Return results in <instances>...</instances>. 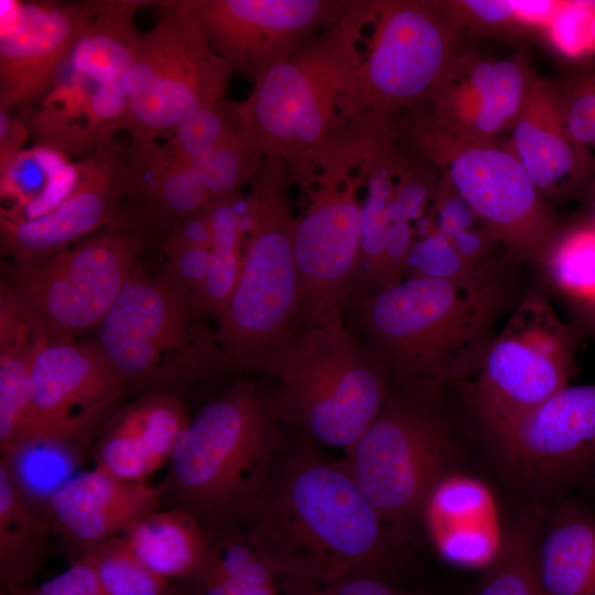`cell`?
Returning a JSON list of instances; mask_svg holds the SVG:
<instances>
[{"label": "cell", "mask_w": 595, "mask_h": 595, "mask_svg": "<svg viewBox=\"0 0 595 595\" xmlns=\"http://www.w3.org/2000/svg\"><path fill=\"white\" fill-rule=\"evenodd\" d=\"M158 3L160 19L136 39L125 75V129L134 144L172 136L191 115L221 101L232 73L188 20Z\"/></svg>", "instance_id": "cell-14"}, {"label": "cell", "mask_w": 595, "mask_h": 595, "mask_svg": "<svg viewBox=\"0 0 595 595\" xmlns=\"http://www.w3.org/2000/svg\"><path fill=\"white\" fill-rule=\"evenodd\" d=\"M296 595H422L385 580V576L361 574L328 584L299 582Z\"/></svg>", "instance_id": "cell-44"}, {"label": "cell", "mask_w": 595, "mask_h": 595, "mask_svg": "<svg viewBox=\"0 0 595 595\" xmlns=\"http://www.w3.org/2000/svg\"><path fill=\"white\" fill-rule=\"evenodd\" d=\"M52 524L18 489L0 459V578L6 593L31 586L46 553Z\"/></svg>", "instance_id": "cell-30"}, {"label": "cell", "mask_w": 595, "mask_h": 595, "mask_svg": "<svg viewBox=\"0 0 595 595\" xmlns=\"http://www.w3.org/2000/svg\"><path fill=\"white\" fill-rule=\"evenodd\" d=\"M125 160L109 143L78 163L77 185L56 207L32 218L1 217L4 252L17 263L34 261L109 221L125 196Z\"/></svg>", "instance_id": "cell-21"}, {"label": "cell", "mask_w": 595, "mask_h": 595, "mask_svg": "<svg viewBox=\"0 0 595 595\" xmlns=\"http://www.w3.org/2000/svg\"><path fill=\"white\" fill-rule=\"evenodd\" d=\"M583 197L585 199V214L583 218L595 230V178L591 181Z\"/></svg>", "instance_id": "cell-49"}, {"label": "cell", "mask_w": 595, "mask_h": 595, "mask_svg": "<svg viewBox=\"0 0 595 595\" xmlns=\"http://www.w3.org/2000/svg\"><path fill=\"white\" fill-rule=\"evenodd\" d=\"M2 593H3V592H2ZM1 595H6V594L3 593V594H1Z\"/></svg>", "instance_id": "cell-51"}, {"label": "cell", "mask_w": 595, "mask_h": 595, "mask_svg": "<svg viewBox=\"0 0 595 595\" xmlns=\"http://www.w3.org/2000/svg\"><path fill=\"white\" fill-rule=\"evenodd\" d=\"M567 131L595 178V69L582 71L556 86Z\"/></svg>", "instance_id": "cell-40"}, {"label": "cell", "mask_w": 595, "mask_h": 595, "mask_svg": "<svg viewBox=\"0 0 595 595\" xmlns=\"http://www.w3.org/2000/svg\"><path fill=\"white\" fill-rule=\"evenodd\" d=\"M163 490L162 482H127L94 467L76 474L53 495L47 515L52 530L80 554L161 508Z\"/></svg>", "instance_id": "cell-22"}, {"label": "cell", "mask_w": 595, "mask_h": 595, "mask_svg": "<svg viewBox=\"0 0 595 595\" xmlns=\"http://www.w3.org/2000/svg\"><path fill=\"white\" fill-rule=\"evenodd\" d=\"M429 216L462 257L480 269L497 271L493 252L499 241L442 175L432 196Z\"/></svg>", "instance_id": "cell-36"}, {"label": "cell", "mask_w": 595, "mask_h": 595, "mask_svg": "<svg viewBox=\"0 0 595 595\" xmlns=\"http://www.w3.org/2000/svg\"><path fill=\"white\" fill-rule=\"evenodd\" d=\"M387 138L382 126L360 116L286 165L304 199L294 238L298 317L344 315L363 240L358 194Z\"/></svg>", "instance_id": "cell-6"}, {"label": "cell", "mask_w": 595, "mask_h": 595, "mask_svg": "<svg viewBox=\"0 0 595 595\" xmlns=\"http://www.w3.org/2000/svg\"><path fill=\"white\" fill-rule=\"evenodd\" d=\"M595 485V484H594Z\"/></svg>", "instance_id": "cell-53"}, {"label": "cell", "mask_w": 595, "mask_h": 595, "mask_svg": "<svg viewBox=\"0 0 595 595\" xmlns=\"http://www.w3.org/2000/svg\"><path fill=\"white\" fill-rule=\"evenodd\" d=\"M363 112L396 120L422 107L459 54L458 30L439 1L360 0Z\"/></svg>", "instance_id": "cell-12"}, {"label": "cell", "mask_w": 595, "mask_h": 595, "mask_svg": "<svg viewBox=\"0 0 595 595\" xmlns=\"http://www.w3.org/2000/svg\"><path fill=\"white\" fill-rule=\"evenodd\" d=\"M437 388L391 389L377 416L346 451L359 489L385 522L398 527L422 515L425 501L451 473L453 429L431 399Z\"/></svg>", "instance_id": "cell-10"}, {"label": "cell", "mask_w": 595, "mask_h": 595, "mask_svg": "<svg viewBox=\"0 0 595 595\" xmlns=\"http://www.w3.org/2000/svg\"><path fill=\"white\" fill-rule=\"evenodd\" d=\"M405 279L429 278L457 283H475L496 277V272L476 267L462 257L433 225L429 213L416 225Z\"/></svg>", "instance_id": "cell-39"}, {"label": "cell", "mask_w": 595, "mask_h": 595, "mask_svg": "<svg viewBox=\"0 0 595 595\" xmlns=\"http://www.w3.org/2000/svg\"><path fill=\"white\" fill-rule=\"evenodd\" d=\"M194 578L248 585H281L290 580L268 562L239 527L208 532L206 560Z\"/></svg>", "instance_id": "cell-38"}, {"label": "cell", "mask_w": 595, "mask_h": 595, "mask_svg": "<svg viewBox=\"0 0 595 595\" xmlns=\"http://www.w3.org/2000/svg\"><path fill=\"white\" fill-rule=\"evenodd\" d=\"M242 197L244 259L231 299L217 318L228 367L257 372L293 326L300 309L294 257L298 216L290 204L286 163L262 158Z\"/></svg>", "instance_id": "cell-7"}, {"label": "cell", "mask_w": 595, "mask_h": 595, "mask_svg": "<svg viewBox=\"0 0 595 595\" xmlns=\"http://www.w3.org/2000/svg\"><path fill=\"white\" fill-rule=\"evenodd\" d=\"M398 128L399 134L440 170L509 258L539 263L561 224L505 145L456 140L413 112L404 115Z\"/></svg>", "instance_id": "cell-11"}, {"label": "cell", "mask_w": 595, "mask_h": 595, "mask_svg": "<svg viewBox=\"0 0 595 595\" xmlns=\"http://www.w3.org/2000/svg\"><path fill=\"white\" fill-rule=\"evenodd\" d=\"M78 164L51 148L36 145L21 151L1 165V195L11 196L17 205L1 217L32 218L62 203L75 188Z\"/></svg>", "instance_id": "cell-31"}, {"label": "cell", "mask_w": 595, "mask_h": 595, "mask_svg": "<svg viewBox=\"0 0 595 595\" xmlns=\"http://www.w3.org/2000/svg\"><path fill=\"white\" fill-rule=\"evenodd\" d=\"M141 3L94 1L87 29L33 106L31 129L37 145L65 156H88L125 128V75L139 36L133 15Z\"/></svg>", "instance_id": "cell-9"}, {"label": "cell", "mask_w": 595, "mask_h": 595, "mask_svg": "<svg viewBox=\"0 0 595 595\" xmlns=\"http://www.w3.org/2000/svg\"><path fill=\"white\" fill-rule=\"evenodd\" d=\"M125 195L139 205L143 219L148 215L167 234L182 218L212 203L192 169L156 143H131L126 152Z\"/></svg>", "instance_id": "cell-26"}, {"label": "cell", "mask_w": 595, "mask_h": 595, "mask_svg": "<svg viewBox=\"0 0 595 595\" xmlns=\"http://www.w3.org/2000/svg\"><path fill=\"white\" fill-rule=\"evenodd\" d=\"M76 558L95 571L105 595H182L176 585L142 563L121 536L95 544Z\"/></svg>", "instance_id": "cell-37"}, {"label": "cell", "mask_w": 595, "mask_h": 595, "mask_svg": "<svg viewBox=\"0 0 595 595\" xmlns=\"http://www.w3.org/2000/svg\"><path fill=\"white\" fill-rule=\"evenodd\" d=\"M582 338L541 293L528 295L488 344L476 380L462 383L470 410H529L566 387Z\"/></svg>", "instance_id": "cell-16"}, {"label": "cell", "mask_w": 595, "mask_h": 595, "mask_svg": "<svg viewBox=\"0 0 595 595\" xmlns=\"http://www.w3.org/2000/svg\"><path fill=\"white\" fill-rule=\"evenodd\" d=\"M94 1L1 0L0 108L33 107L87 29Z\"/></svg>", "instance_id": "cell-19"}, {"label": "cell", "mask_w": 595, "mask_h": 595, "mask_svg": "<svg viewBox=\"0 0 595 595\" xmlns=\"http://www.w3.org/2000/svg\"><path fill=\"white\" fill-rule=\"evenodd\" d=\"M544 29L564 56L583 60L595 55L591 1H559Z\"/></svg>", "instance_id": "cell-41"}, {"label": "cell", "mask_w": 595, "mask_h": 595, "mask_svg": "<svg viewBox=\"0 0 595 595\" xmlns=\"http://www.w3.org/2000/svg\"><path fill=\"white\" fill-rule=\"evenodd\" d=\"M592 19H593V39L595 43V1H591Z\"/></svg>", "instance_id": "cell-50"}, {"label": "cell", "mask_w": 595, "mask_h": 595, "mask_svg": "<svg viewBox=\"0 0 595 595\" xmlns=\"http://www.w3.org/2000/svg\"><path fill=\"white\" fill-rule=\"evenodd\" d=\"M213 223L210 203L182 218L166 235L164 247H212Z\"/></svg>", "instance_id": "cell-46"}, {"label": "cell", "mask_w": 595, "mask_h": 595, "mask_svg": "<svg viewBox=\"0 0 595 595\" xmlns=\"http://www.w3.org/2000/svg\"><path fill=\"white\" fill-rule=\"evenodd\" d=\"M347 0H174L208 46L255 83L332 25Z\"/></svg>", "instance_id": "cell-17"}, {"label": "cell", "mask_w": 595, "mask_h": 595, "mask_svg": "<svg viewBox=\"0 0 595 595\" xmlns=\"http://www.w3.org/2000/svg\"><path fill=\"white\" fill-rule=\"evenodd\" d=\"M182 595H186V594L183 593Z\"/></svg>", "instance_id": "cell-52"}, {"label": "cell", "mask_w": 595, "mask_h": 595, "mask_svg": "<svg viewBox=\"0 0 595 595\" xmlns=\"http://www.w3.org/2000/svg\"><path fill=\"white\" fill-rule=\"evenodd\" d=\"M574 322L582 336H595V303L573 307Z\"/></svg>", "instance_id": "cell-48"}, {"label": "cell", "mask_w": 595, "mask_h": 595, "mask_svg": "<svg viewBox=\"0 0 595 595\" xmlns=\"http://www.w3.org/2000/svg\"><path fill=\"white\" fill-rule=\"evenodd\" d=\"M164 250L167 256V275L196 294L209 268L212 247L169 246Z\"/></svg>", "instance_id": "cell-45"}, {"label": "cell", "mask_w": 595, "mask_h": 595, "mask_svg": "<svg viewBox=\"0 0 595 595\" xmlns=\"http://www.w3.org/2000/svg\"><path fill=\"white\" fill-rule=\"evenodd\" d=\"M472 412L501 475L537 506L595 484V385H567L518 413Z\"/></svg>", "instance_id": "cell-13"}, {"label": "cell", "mask_w": 595, "mask_h": 595, "mask_svg": "<svg viewBox=\"0 0 595 595\" xmlns=\"http://www.w3.org/2000/svg\"><path fill=\"white\" fill-rule=\"evenodd\" d=\"M496 277L475 283L414 278L349 300L344 317L391 389L462 385L476 375L506 304Z\"/></svg>", "instance_id": "cell-2"}, {"label": "cell", "mask_w": 595, "mask_h": 595, "mask_svg": "<svg viewBox=\"0 0 595 595\" xmlns=\"http://www.w3.org/2000/svg\"><path fill=\"white\" fill-rule=\"evenodd\" d=\"M3 593L6 595H105L95 571L82 558H75L65 571L37 586Z\"/></svg>", "instance_id": "cell-43"}, {"label": "cell", "mask_w": 595, "mask_h": 595, "mask_svg": "<svg viewBox=\"0 0 595 595\" xmlns=\"http://www.w3.org/2000/svg\"><path fill=\"white\" fill-rule=\"evenodd\" d=\"M271 405L307 441L349 450L391 388L381 364L344 315L300 316L267 356Z\"/></svg>", "instance_id": "cell-5"}, {"label": "cell", "mask_w": 595, "mask_h": 595, "mask_svg": "<svg viewBox=\"0 0 595 595\" xmlns=\"http://www.w3.org/2000/svg\"><path fill=\"white\" fill-rule=\"evenodd\" d=\"M450 21L459 31H502L522 25L513 1H439Z\"/></svg>", "instance_id": "cell-42"}, {"label": "cell", "mask_w": 595, "mask_h": 595, "mask_svg": "<svg viewBox=\"0 0 595 595\" xmlns=\"http://www.w3.org/2000/svg\"><path fill=\"white\" fill-rule=\"evenodd\" d=\"M121 537L153 572L185 583L199 573L208 550V531L193 515L174 507L141 516Z\"/></svg>", "instance_id": "cell-28"}, {"label": "cell", "mask_w": 595, "mask_h": 595, "mask_svg": "<svg viewBox=\"0 0 595 595\" xmlns=\"http://www.w3.org/2000/svg\"><path fill=\"white\" fill-rule=\"evenodd\" d=\"M93 445L52 437L24 439L0 453L22 495L47 513L53 495L77 473Z\"/></svg>", "instance_id": "cell-32"}, {"label": "cell", "mask_w": 595, "mask_h": 595, "mask_svg": "<svg viewBox=\"0 0 595 595\" xmlns=\"http://www.w3.org/2000/svg\"><path fill=\"white\" fill-rule=\"evenodd\" d=\"M281 425L270 390L236 380L180 432L162 480L163 501L193 515L208 532L241 526L279 454Z\"/></svg>", "instance_id": "cell-3"}, {"label": "cell", "mask_w": 595, "mask_h": 595, "mask_svg": "<svg viewBox=\"0 0 595 595\" xmlns=\"http://www.w3.org/2000/svg\"><path fill=\"white\" fill-rule=\"evenodd\" d=\"M244 194L213 201V246L207 274L196 299L207 316L218 318L235 291L244 259Z\"/></svg>", "instance_id": "cell-33"}, {"label": "cell", "mask_w": 595, "mask_h": 595, "mask_svg": "<svg viewBox=\"0 0 595 595\" xmlns=\"http://www.w3.org/2000/svg\"><path fill=\"white\" fill-rule=\"evenodd\" d=\"M360 0L232 101L240 139L257 158L296 161L364 113L359 100Z\"/></svg>", "instance_id": "cell-4"}, {"label": "cell", "mask_w": 595, "mask_h": 595, "mask_svg": "<svg viewBox=\"0 0 595 595\" xmlns=\"http://www.w3.org/2000/svg\"><path fill=\"white\" fill-rule=\"evenodd\" d=\"M134 269V240L121 232H107L17 263L3 282L37 335L72 340L99 326L137 273Z\"/></svg>", "instance_id": "cell-15"}, {"label": "cell", "mask_w": 595, "mask_h": 595, "mask_svg": "<svg viewBox=\"0 0 595 595\" xmlns=\"http://www.w3.org/2000/svg\"><path fill=\"white\" fill-rule=\"evenodd\" d=\"M548 519L536 553L543 595H595V510L561 499Z\"/></svg>", "instance_id": "cell-27"}, {"label": "cell", "mask_w": 595, "mask_h": 595, "mask_svg": "<svg viewBox=\"0 0 595 595\" xmlns=\"http://www.w3.org/2000/svg\"><path fill=\"white\" fill-rule=\"evenodd\" d=\"M188 419L177 394H142L104 423L91 448L94 467L122 480L147 482L169 463Z\"/></svg>", "instance_id": "cell-23"}, {"label": "cell", "mask_w": 595, "mask_h": 595, "mask_svg": "<svg viewBox=\"0 0 595 595\" xmlns=\"http://www.w3.org/2000/svg\"><path fill=\"white\" fill-rule=\"evenodd\" d=\"M41 336L13 294L0 289V452L21 431L33 397V360Z\"/></svg>", "instance_id": "cell-29"}, {"label": "cell", "mask_w": 595, "mask_h": 595, "mask_svg": "<svg viewBox=\"0 0 595 595\" xmlns=\"http://www.w3.org/2000/svg\"><path fill=\"white\" fill-rule=\"evenodd\" d=\"M186 584V595H294L293 580L281 585H248L215 578H194Z\"/></svg>", "instance_id": "cell-47"}, {"label": "cell", "mask_w": 595, "mask_h": 595, "mask_svg": "<svg viewBox=\"0 0 595 595\" xmlns=\"http://www.w3.org/2000/svg\"><path fill=\"white\" fill-rule=\"evenodd\" d=\"M303 440L282 459L277 456L242 523L245 533L293 581L328 584L361 574L383 576L386 522L345 462L320 458Z\"/></svg>", "instance_id": "cell-1"}, {"label": "cell", "mask_w": 595, "mask_h": 595, "mask_svg": "<svg viewBox=\"0 0 595 595\" xmlns=\"http://www.w3.org/2000/svg\"><path fill=\"white\" fill-rule=\"evenodd\" d=\"M196 294L167 273H136L97 327V345L130 388L176 394L228 367Z\"/></svg>", "instance_id": "cell-8"}, {"label": "cell", "mask_w": 595, "mask_h": 595, "mask_svg": "<svg viewBox=\"0 0 595 595\" xmlns=\"http://www.w3.org/2000/svg\"><path fill=\"white\" fill-rule=\"evenodd\" d=\"M422 516L439 554L450 563L485 569L501 547L505 532L493 494L472 476L447 474L429 495Z\"/></svg>", "instance_id": "cell-25"}, {"label": "cell", "mask_w": 595, "mask_h": 595, "mask_svg": "<svg viewBox=\"0 0 595 595\" xmlns=\"http://www.w3.org/2000/svg\"><path fill=\"white\" fill-rule=\"evenodd\" d=\"M536 75L523 58L459 55L444 83L410 111L461 141H495L511 129Z\"/></svg>", "instance_id": "cell-20"}, {"label": "cell", "mask_w": 595, "mask_h": 595, "mask_svg": "<svg viewBox=\"0 0 595 595\" xmlns=\"http://www.w3.org/2000/svg\"><path fill=\"white\" fill-rule=\"evenodd\" d=\"M539 510L505 531L497 555L470 595H543L536 564Z\"/></svg>", "instance_id": "cell-35"}, {"label": "cell", "mask_w": 595, "mask_h": 595, "mask_svg": "<svg viewBox=\"0 0 595 595\" xmlns=\"http://www.w3.org/2000/svg\"><path fill=\"white\" fill-rule=\"evenodd\" d=\"M538 264L573 307L595 303V230L583 217L561 225Z\"/></svg>", "instance_id": "cell-34"}, {"label": "cell", "mask_w": 595, "mask_h": 595, "mask_svg": "<svg viewBox=\"0 0 595 595\" xmlns=\"http://www.w3.org/2000/svg\"><path fill=\"white\" fill-rule=\"evenodd\" d=\"M129 389L97 343L41 337L33 360L31 408L9 446L32 437L94 445L101 426Z\"/></svg>", "instance_id": "cell-18"}, {"label": "cell", "mask_w": 595, "mask_h": 595, "mask_svg": "<svg viewBox=\"0 0 595 595\" xmlns=\"http://www.w3.org/2000/svg\"><path fill=\"white\" fill-rule=\"evenodd\" d=\"M549 199L583 196L592 178L567 131L558 87L534 77L505 145Z\"/></svg>", "instance_id": "cell-24"}]
</instances>
